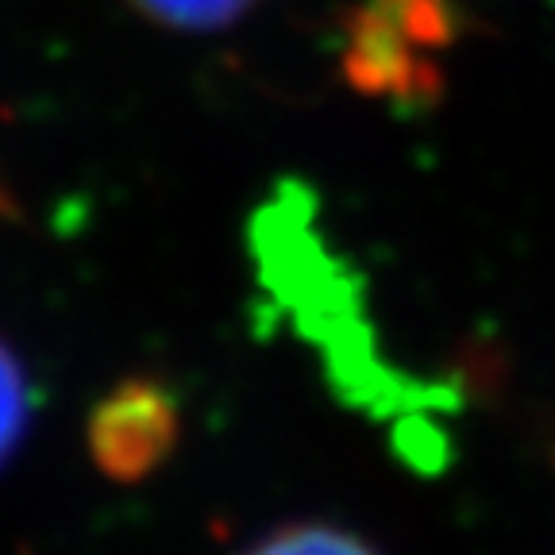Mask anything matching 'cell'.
<instances>
[{"mask_svg":"<svg viewBox=\"0 0 555 555\" xmlns=\"http://www.w3.org/2000/svg\"><path fill=\"white\" fill-rule=\"evenodd\" d=\"M262 0H128L147 24L178 35H212L228 31L247 20Z\"/></svg>","mask_w":555,"mask_h":555,"instance_id":"obj_1","label":"cell"},{"mask_svg":"<svg viewBox=\"0 0 555 555\" xmlns=\"http://www.w3.org/2000/svg\"><path fill=\"white\" fill-rule=\"evenodd\" d=\"M27 425V382L16 356L0 344V463L9 460Z\"/></svg>","mask_w":555,"mask_h":555,"instance_id":"obj_3","label":"cell"},{"mask_svg":"<svg viewBox=\"0 0 555 555\" xmlns=\"http://www.w3.org/2000/svg\"><path fill=\"white\" fill-rule=\"evenodd\" d=\"M12 212V205H9V197H4V190H0V217H9Z\"/></svg>","mask_w":555,"mask_h":555,"instance_id":"obj_4","label":"cell"},{"mask_svg":"<svg viewBox=\"0 0 555 555\" xmlns=\"http://www.w3.org/2000/svg\"><path fill=\"white\" fill-rule=\"evenodd\" d=\"M243 555H378L351 532L328 529V525H294V529L270 532L267 540Z\"/></svg>","mask_w":555,"mask_h":555,"instance_id":"obj_2","label":"cell"}]
</instances>
